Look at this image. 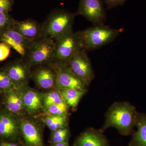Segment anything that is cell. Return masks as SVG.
I'll use <instances>...</instances> for the list:
<instances>
[{
  "label": "cell",
  "instance_id": "6da1fadb",
  "mask_svg": "<svg viewBox=\"0 0 146 146\" xmlns=\"http://www.w3.org/2000/svg\"><path fill=\"white\" fill-rule=\"evenodd\" d=\"M138 113L135 106L128 102H115L106 113L102 132L110 127L115 128L123 136L132 135L135 130Z\"/></svg>",
  "mask_w": 146,
  "mask_h": 146
},
{
  "label": "cell",
  "instance_id": "7a4b0ae2",
  "mask_svg": "<svg viewBox=\"0 0 146 146\" xmlns=\"http://www.w3.org/2000/svg\"><path fill=\"white\" fill-rule=\"evenodd\" d=\"M123 30V28H112L105 25H93L76 33L83 48L91 50L100 48L113 42Z\"/></svg>",
  "mask_w": 146,
  "mask_h": 146
},
{
  "label": "cell",
  "instance_id": "3957f363",
  "mask_svg": "<svg viewBox=\"0 0 146 146\" xmlns=\"http://www.w3.org/2000/svg\"><path fill=\"white\" fill-rule=\"evenodd\" d=\"M75 13L63 9H54L42 24V37L56 40L61 35L72 30Z\"/></svg>",
  "mask_w": 146,
  "mask_h": 146
},
{
  "label": "cell",
  "instance_id": "277c9868",
  "mask_svg": "<svg viewBox=\"0 0 146 146\" xmlns=\"http://www.w3.org/2000/svg\"><path fill=\"white\" fill-rule=\"evenodd\" d=\"M55 40L42 37L32 42L24 60L31 67L50 65L54 59Z\"/></svg>",
  "mask_w": 146,
  "mask_h": 146
},
{
  "label": "cell",
  "instance_id": "5b68a950",
  "mask_svg": "<svg viewBox=\"0 0 146 146\" xmlns=\"http://www.w3.org/2000/svg\"><path fill=\"white\" fill-rule=\"evenodd\" d=\"M55 54L52 63H68L77 52L83 48L76 33L72 30L55 40Z\"/></svg>",
  "mask_w": 146,
  "mask_h": 146
},
{
  "label": "cell",
  "instance_id": "8992f818",
  "mask_svg": "<svg viewBox=\"0 0 146 146\" xmlns=\"http://www.w3.org/2000/svg\"><path fill=\"white\" fill-rule=\"evenodd\" d=\"M86 50L82 48L77 52L68 63L70 69L87 87L95 78V73Z\"/></svg>",
  "mask_w": 146,
  "mask_h": 146
},
{
  "label": "cell",
  "instance_id": "52a82bcc",
  "mask_svg": "<svg viewBox=\"0 0 146 146\" xmlns=\"http://www.w3.org/2000/svg\"><path fill=\"white\" fill-rule=\"evenodd\" d=\"M75 14L83 16L93 25H104L106 20L103 0H80Z\"/></svg>",
  "mask_w": 146,
  "mask_h": 146
},
{
  "label": "cell",
  "instance_id": "ba28073f",
  "mask_svg": "<svg viewBox=\"0 0 146 146\" xmlns=\"http://www.w3.org/2000/svg\"><path fill=\"white\" fill-rule=\"evenodd\" d=\"M52 65L56 74V89H74L87 91L88 87L72 72L68 64L52 63Z\"/></svg>",
  "mask_w": 146,
  "mask_h": 146
},
{
  "label": "cell",
  "instance_id": "9c48e42d",
  "mask_svg": "<svg viewBox=\"0 0 146 146\" xmlns=\"http://www.w3.org/2000/svg\"><path fill=\"white\" fill-rule=\"evenodd\" d=\"M20 131L25 146H44L42 126L31 118H20Z\"/></svg>",
  "mask_w": 146,
  "mask_h": 146
},
{
  "label": "cell",
  "instance_id": "30bf717a",
  "mask_svg": "<svg viewBox=\"0 0 146 146\" xmlns=\"http://www.w3.org/2000/svg\"><path fill=\"white\" fill-rule=\"evenodd\" d=\"M20 118L6 110H0V138L14 142L21 136Z\"/></svg>",
  "mask_w": 146,
  "mask_h": 146
},
{
  "label": "cell",
  "instance_id": "8fae6325",
  "mask_svg": "<svg viewBox=\"0 0 146 146\" xmlns=\"http://www.w3.org/2000/svg\"><path fill=\"white\" fill-rule=\"evenodd\" d=\"M32 67L23 58L11 61L2 68L18 88L28 84Z\"/></svg>",
  "mask_w": 146,
  "mask_h": 146
},
{
  "label": "cell",
  "instance_id": "7c38bea8",
  "mask_svg": "<svg viewBox=\"0 0 146 146\" xmlns=\"http://www.w3.org/2000/svg\"><path fill=\"white\" fill-rule=\"evenodd\" d=\"M18 90L27 114L31 115H38L44 111L42 93L30 87L28 84L19 87Z\"/></svg>",
  "mask_w": 146,
  "mask_h": 146
},
{
  "label": "cell",
  "instance_id": "4fadbf2b",
  "mask_svg": "<svg viewBox=\"0 0 146 146\" xmlns=\"http://www.w3.org/2000/svg\"><path fill=\"white\" fill-rule=\"evenodd\" d=\"M36 69L32 71L31 78L40 89L50 90L56 89V74L51 65L36 66Z\"/></svg>",
  "mask_w": 146,
  "mask_h": 146
},
{
  "label": "cell",
  "instance_id": "5bb4252c",
  "mask_svg": "<svg viewBox=\"0 0 146 146\" xmlns=\"http://www.w3.org/2000/svg\"><path fill=\"white\" fill-rule=\"evenodd\" d=\"M0 42L10 46L23 59L26 56L32 42L14 30L11 26L0 35Z\"/></svg>",
  "mask_w": 146,
  "mask_h": 146
},
{
  "label": "cell",
  "instance_id": "9a60e30c",
  "mask_svg": "<svg viewBox=\"0 0 146 146\" xmlns=\"http://www.w3.org/2000/svg\"><path fill=\"white\" fill-rule=\"evenodd\" d=\"M11 27L31 42L42 37V24L32 19L18 21L13 18Z\"/></svg>",
  "mask_w": 146,
  "mask_h": 146
},
{
  "label": "cell",
  "instance_id": "2e32d148",
  "mask_svg": "<svg viewBox=\"0 0 146 146\" xmlns=\"http://www.w3.org/2000/svg\"><path fill=\"white\" fill-rule=\"evenodd\" d=\"M73 146H110L100 129L89 128L76 138Z\"/></svg>",
  "mask_w": 146,
  "mask_h": 146
},
{
  "label": "cell",
  "instance_id": "e0dca14e",
  "mask_svg": "<svg viewBox=\"0 0 146 146\" xmlns=\"http://www.w3.org/2000/svg\"><path fill=\"white\" fill-rule=\"evenodd\" d=\"M3 94L4 103L7 111L19 118L24 117L27 114L18 89Z\"/></svg>",
  "mask_w": 146,
  "mask_h": 146
},
{
  "label": "cell",
  "instance_id": "ac0fdd59",
  "mask_svg": "<svg viewBox=\"0 0 146 146\" xmlns=\"http://www.w3.org/2000/svg\"><path fill=\"white\" fill-rule=\"evenodd\" d=\"M136 126L129 146H146V114L138 113Z\"/></svg>",
  "mask_w": 146,
  "mask_h": 146
},
{
  "label": "cell",
  "instance_id": "d6986e66",
  "mask_svg": "<svg viewBox=\"0 0 146 146\" xmlns=\"http://www.w3.org/2000/svg\"><path fill=\"white\" fill-rule=\"evenodd\" d=\"M58 90L60 91L65 104L68 107L71 108L73 110L76 109L82 98L87 92L70 88Z\"/></svg>",
  "mask_w": 146,
  "mask_h": 146
},
{
  "label": "cell",
  "instance_id": "ffe728a7",
  "mask_svg": "<svg viewBox=\"0 0 146 146\" xmlns=\"http://www.w3.org/2000/svg\"><path fill=\"white\" fill-rule=\"evenodd\" d=\"M41 121L52 131L68 126V116L45 115L41 116Z\"/></svg>",
  "mask_w": 146,
  "mask_h": 146
},
{
  "label": "cell",
  "instance_id": "44dd1931",
  "mask_svg": "<svg viewBox=\"0 0 146 146\" xmlns=\"http://www.w3.org/2000/svg\"><path fill=\"white\" fill-rule=\"evenodd\" d=\"M42 96L44 110L52 105L65 103L60 91L57 89L49 90L46 93L42 94Z\"/></svg>",
  "mask_w": 146,
  "mask_h": 146
},
{
  "label": "cell",
  "instance_id": "7402d4cb",
  "mask_svg": "<svg viewBox=\"0 0 146 146\" xmlns=\"http://www.w3.org/2000/svg\"><path fill=\"white\" fill-rule=\"evenodd\" d=\"M70 132L68 125L52 132L49 139L51 145L58 143H69Z\"/></svg>",
  "mask_w": 146,
  "mask_h": 146
},
{
  "label": "cell",
  "instance_id": "603a6c76",
  "mask_svg": "<svg viewBox=\"0 0 146 146\" xmlns=\"http://www.w3.org/2000/svg\"><path fill=\"white\" fill-rule=\"evenodd\" d=\"M18 88L3 69L0 68V93L4 94Z\"/></svg>",
  "mask_w": 146,
  "mask_h": 146
},
{
  "label": "cell",
  "instance_id": "cb8c5ba5",
  "mask_svg": "<svg viewBox=\"0 0 146 146\" xmlns=\"http://www.w3.org/2000/svg\"><path fill=\"white\" fill-rule=\"evenodd\" d=\"M68 108L65 103L53 104L44 110L45 115L55 116H68Z\"/></svg>",
  "mask_w": 146,
  "mask_h": 146
},
{
  "label": "cell",
  "instance_id": "d4e9b609",
  "mask_svg": "<svg viewBox=\"0 0 146 146\" xmlns=\"http://www.w3.org/2000/svg\"><path fill=\"white\" fill-rule=\"evenodd\" d=\"M13 19L8 12L0 13V35L11 26Z\"/></svg>",
  "mask_w": 146,
  "mask_h": 146
},
{
  "label": "cell",
  "instance_id": "484cf974",
  "mask_svg": "<svg viewBox=\"0 0 146 146\" xmlns=\"http://www.w3.org/2000/svg\"><path fill=\"white\" fill-rule=\"evenodd\" d=\"M11 47L4 42L0 43V62L6 60L10 55Z\"/></svg>",
  "mask_w": 146,
  "mask_h": 146
},
{
  "label": "cell",
  "instance_id": "4316f807",
  "mask_svg": "<svg viewBox=\"0 0 146 146\" xmlns=\"http://www.w3.org/2000/svg\"><path fill=\"white\" fill-rule=\"evenodd\" d=\"M13 5V0H0V13H9L12 10Z\"/></svg>",
  "mask_w": 146,
  "mask_h": 146
},
{
  "label": "cell",
  "instance_id": "83f0119b",
  "mask_svg": "<svg viewBox=\"0 0 146 146\" xmlns=\"http://www.w3.org/2000/svg\"><path fill=\"white\" fill-rule=\"evenodd\" d=\"M127 0H104V2L107 6V9L110 10L116 8L119 6H122Z\"/></svg>",
  "mask_w": 146,
  "mask_h": 146
},
{
  "label": "cell",
  "instance_id": "f1b7e54d",
  "mask_svg": "<svg viewBox=\"0 0 146 146\" xmlns=\"http://www.w3.org/2000/svg\"><path fill=\"white\" fill-rule=\"evenodd\" d=\"M0 146H25L24 145L14 143L13 141H3L0 142Z\"/></svg>",
  "mask_w": 146,
  "mask_h": 146
},
{
  "label": "cell",
  "instance_id": "f546056e",
  "mask_svg": "<svg viewBox=\"0 0 146 146\" xmlns=\"http://www.w3.org/2000/svg\"><path fill=\"white\" fill-rule=\"evenodd\" d=\"M50 146H70L69 143H61L51 145Z\"/></svg>",
  "mask_w": 146,
  "mask_h": 146
}]
</instances>
